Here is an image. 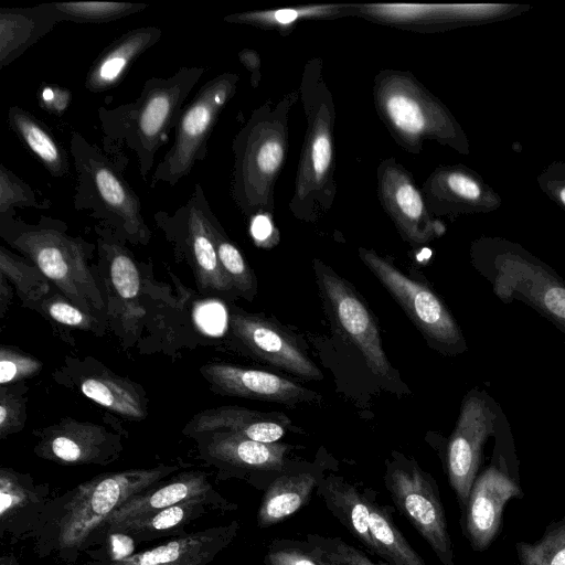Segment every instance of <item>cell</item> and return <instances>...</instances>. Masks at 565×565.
<instances>
[{"mask_svg": "<svg viewBox=\"0 0 565 565\" xmlns=\"http://www.w3.org/2000/svg\"><path fill=\"white\" fill-rule=\"evenodd\" d=\"M183 466L161 463L104 472L53 497L30 539L35 554L74 565L92 547L94 534L121 504Z\"/></svg>", "mask_w": 565, "mask_h": 565, "instance_id": "6da1fadb", "label": "cell"}, {"mask_svg": "<svg viewBox=\"0 0 565 565\" xmlns=\"http://www.w3.org/2000/svg\"><path fill=\"white\" fill-rule=\"evenodd\" d=\"M205 67L182 66L169 77H150L139 96L114 108L100 106L97 117L104 151L124 163V153H134L141 178L147 181L158 150L169 142L185 102Z\"/></svg>", "mask_w": 565, "mask_h": 565, "instance_id": "7a4b0ae2", "label": "cell"}, {"mask_svg": "<svg viewBox=\"0 0 565 565\" xmlns=\"http://www.w3.org/2000/svg\"><path fill=\"white\" fill-rule=\"evenodd\" d=\"M299 90L256 108L232 142L231 196L242 213L269 215L274 188L288 151V118Z\"/></svg>", "mask_w": 565, "mask_h": 565, "instance_id": "3957f363", "label": "cell"}, {"mask_svg": "<svg viewBox=\"0 0 565 565\" xmlns=\"http://www.w3.org/2000/svg\"><path fill=\"white\" fill-rule=\"evenodd\" d=\"M299 94L307 118V128L289 207L298 218L316 221L330 210L337 193L335 107L331 90L323 77L320 58L315 57L306 63Z\"/></svg>", "mask_w": 565, "mask_h": 565, "instance_id": "277c9868", "label": "cell"}, {"mask_svg": "<svg viewBox=\"0 0 565 565\" xmlns=\"http://www.w3.org/2000/svg\"><path fill=\"white\" fill-rule=\"evenodd\" d=\"M66 224L41 215L35 224L15 214L0 215V234L31 260L71 302L94 313L104 300L88 260L94 245L66 233Z\"/></svg>", "mask_w": 565, "mask_h": 565, "instance_id": "5b68a950", "label": "cell"}, {"mask_svg": "<svg viewBox=\"0 0 565 565\" xmlns=\"http://www.w3.org/2000/svg\"><path fill=\"white\" fill-rule=\"evenodd\" d=\"M70 153L75 170L73 206L121 239L148 245L151 239L142 204L124 175L125 163L90 143L82 134L71 135Z\"/></svg>", "mask_w": 565, "mask_h": 565, "instance_id": "8992f818", "label": "cell"}, {"mask_svg": "<svg viewBox=\"0 0 565 565\" xmlns=\"http://www.w3.org/2000/svg\"><path fill=\"white\" fill-rule=\"evenodd\" d=\"M373 99L390 135L408 152L419 153L425 141L462 143L447 108L408 71L381 70L374 77Z\"/></svg>", "mask_w": 565, "mask_h": 565, "instance_id": "52a82bcc", "label": "cell"}, {"mask_svg": "<svg viewBox=\"0 0 565 565\" xmlns=\"http://www.w3.org/2000/svg\"><path fill=\"white\" fill-rule=\"evenodd\" d=\"M479 268L494 295L521 301L565 333V280L552 268L513 244L490 243Z\"/></svg>", "mask_w": 565, "mask_h": 565, "instance_id": "ba28073f", "label": "cell"}, {"mask_svg": "<svg viewBox=\"0 0 565 565\" xmlns=\"http://www.w3.org/2000/svg\"><path fill=\"white\" fill-rule=\"evenodd\" d=\"M238 81L236 73H221L205 82L183 107L174 128L173 143L151 175V188L159 183L177 185L206 158L207 141L221 113L235 95Z\"/></svg>", "mask_w": 565, "mask_h": 565, "instance_id": "9c48e42d", "label": "cell"}, {"mask_svg": "<svg viewBox=\"0 0 565 565\" xmlns=\"http://www.w3.org/2000/svg\"><path fill=\"white\" fill-rule=\"evenodd\" d=\"M384 483L393 503L443 565H455L445 510L434 478L415 460L396 455L386 465Z\"/></svg>", "mask_w": 565, "mask_h": 565, "instance_id": "30bf717a", "label": "cell"}, {"mask_svg": "<svg viewBox=\"0 0 565 565\" xmlns=\"http://www.w3.org/2000/svg\"><path fill=\"white\" fill-rule=\"evenodd\" d=\"M213 211L203 186L196 183L190 198L173 214L154 213V223L190 258L199 286L203 290L226 291L232 282L220 264L212 233Z\"/></svg>", "mask_w": 565, "mask_h": 565, "instance_id": "8fae6325", "label": "cell"}, {"mask_svg": "<svg viewBox=\"0 0 565 565\" xmlns=\"http://www.w3.org/2000/svg\"><path fill=\"white\" fill-rule=\"evenodd\" d=\"M199 457L217 470L218 480L242 479L265 490L262 477L273 479L285 469L290 445L259 443L230 431H210L191 436Z\"/></svg>", "mask_w": 565, "mask_h": 565, "instance_id": "7c38bea8", "label": "cell"}, {"mask_svg": "<svg viewBox=\"0 0 565 565\" xmlns=\"http://www.w3.org/2000/svg\"><path fill=\"white\" fill-rule=\"evenodd\" d=\"M359 254L427 338L457 352L466 349L456 320L429 287L405 276L373 250L360 248Z\"/></svg>", "mask_w": 565, "mask_h": 565, "instance_id": "4fadbf2b", "label": "cell"}, {"mask_svg": "<svg viewBox=\"0 0 565 565\" xmlns=\"http://www.w3.org/2000/svg\"><path fill=\"white\" fill-rule=\"evenodd\" d=\"M499 414L497 404L483 392H470L463 399L447 447L449 482L463 505L476 480L482 447L494 433Z\"/></svg>", "mask_w": 565, "mask_h": 565, "instance_id": "5bb4252c", "label": "cell"}, {"mask_svg": "<svg viewBox=\"0 0 565 565\" xmlns=\"http://www.w3.org/2000/svg\"><path fill=\"white\" fill-rule=\"evenodd\" d=\"M34 454L63 466L98 465L116 461L124 450L122 437L92 422L62 418L36 433Z\"/></svg>", "mask_w": 565, "mask_h": 565, "instance_id": "9a60e30c", "label": "cell"}, {"mask_svg": "<svg viewBox=\"0 0 565 565\" xmlns=\"http://www.w3.org/2000/svg\"><path fill=\"white\" fill-rule=\"evenodd\" d=\"M317 264L318 282L333 320L360 350L371 371L386 376L391 367L371 311L345 280Z\"/></svg>", "mask_w": 565, "mask_h": 565, "instance_id": "2e32d148", "label": "cell"}, {"mask_svg": "<svg viewBox=\"0 0 565 565\" xmlns=\"http://www.w3.org/2000/svg\"><path fill=\"white\" fill-rule=\"evenodd\" d=\"M377 195L404 239L424 245L439 234V223L431 217L413 175L395 158L377 167Z\"/></svg>", "mask_w": 565, "mask_h": 565, "instance_id": "e0dca14e", "label": "cell"}, {"mask_svg": "<svg viewBox=\"0 0 565 565\" xmlns=\"http://www.w3.org/2000/svg\"><path fill=\"white\" fill-rule=\"evenodd\" d=\"M355 15L397 29L433 32L489 17L497 6L476 3H352Z\"/></svg>", "mask_w": 565, "mask_h": 565, "instance_id": "ac0fdd59", "label": "cell"}, {"mask_svg": "<svg viewBox=\"0 0 565 565\" xmlns=\"http://www.w3.org/2000/svg\"><path fill=\"white\" fill-rule=\"evenodd\" d=\"M233 335L258 359L306 380H321L316 364L296 341L271 321L255 315L233 312Z\"/></svg>", "mask_w": 565, "mask_h": 565, "instance_id": "d6986e66", "label": "cell"}, {"mask_svg": "<svg viewBox=\"0 0 565 565\" xmlns=\"http://www.w3.org/2000/svg\"><path fill=\"white\" fill-rule=\"evenodd\" d=\"M237 520L184 533L149 550L102 562L103 565H209L236 539Z\"/></svg>", "mask_w": 565, "mask_h": 565, "instance_id": "ffe728a7", "label": "cell"}, {"mask_svg": "<svg viewBox=\"0 0 565 565\" xmlns=\"http://www.w3.org/2000/svg\"><path fill=\"white\" fill-rule=\"evenodd\" d=\"M50 486L30 473L0 468V539L9 543L30 540L52 499Z\"/></svg>", "mask_w": 565, "mask_h": 565, "instance_id": "44dd1931", "label": "cell"}, {"mask_svg": "<svg viewBox=\"0 0 565 565\" xmlns=\"http://www.w3.org/2000/svg\"><path fill=\"white\" fill-rule=\"evenodd\" d=\"M214 392L275 402L287 405L312 399L311 392L279 375L223 362H210L200 367Z\"/></svg>", "mask_w": 565, "mask_h": 565, "instance_id": "7402d4cb", "label": "cell"}, {"mask_svg": "<svg viewBox=\"0 0 565 565\" xmlns=\"http://www.w3.org/2000/svg\"><path fill=\"white\" fill-rule=\"evenodd\" d=\"M195 499L226 498L214 489L205 471L188 470L167 478L121 504L94 534L92 546L105 540V533L114 525Z\"/></svg>", "mask_w": 565, "mask_h": 565, "instance_id": "603a6c76", "label": "cell"}, {"mask_svg": "<svg viewBox=\"0 0 565 565\" xmlns=\"http://www.w3.org/2000/svg\"><path fill=\"white\" fill-rule=\"evenodd\" d=\"M238 509L237 503L227 499H195L182 502L159 511L146 513L117 525L105 533L109 535L126 536L132 542L141 543L157 539L178 536L185 533V529L210 513H228Z\"/></svg>", "mask_w": 565, "mask_h": 565, "instance_id": "cb8c5ba5", "label": "cell"}, {"mask_svg": "<svg viewBox=\"0 0 565 565\" xmlns=\"http://www.w3.org/2000/svg\"><path fill=\"white\" fill-rule=\"evenodd\" d=\"M518 486L497 467L475 480L467 503L466 527L476 550L486 548L499 530L505 503L520 495Z\"/></svg>", "mask_w": 565, "mask_h": 565, "instance_id": "d4e9b609", "label": "cell"}, {"mask_svg": "<svg viewBox=\"0 0 565 565\" xmlns=\"http://www.w3.org/2000/svg\"><path fill=\"white\" fill-rule=\"evenodd\" d=\"M162 36L158 26L131 29L109 43L89 66L85 88L89 93H103L117 87L132 64Z\"/></svg>", "mask_w": 565, "mask_h": 565, "instance_id": "484cf974", "label": "cell"}, {"mask_svg": "<svg viewBox=\"0 0 565 565\" xmlns=\"http://www.w3.org/2000/svg\"><path fill=\"white\" fill-rule=\"evenodd\" d=\"M288 418L239 406H220L202 411L185 425L183 433L191 437L201 433L230 431L259 443H277L285 434Z\"/></svg>", "mask_w": 565, "mask_h": 565, "instance_id": "4316f807", "label": "cell"}, {"mask_svg": "<svg viewBox=\"0 0 565 565\" xmlns=\"http://www.w3.org/2000/svg\"><path fill=\"white\" fill-rule=\"evenodd\" d=\"M317 469H290L287 466L267 486L256 514L258 529L274 526L303 508L323 478Z\"/></svg>", "mask_w": 565, "mask_h": 565, "instance_id": "83f0119b", "label": "cell"}, {"mask_svg": "<svg viewBox=\"0 0 565 565\" xmlns=\"http://www.w3.org/2000/svg\"><path fill=\"white\" fill-rule=\"evenodd\" d=\"M58 23L46 3L0 9V67L11 64Z\"/></svg>", "mask_w": 565, "mask_h": 565, "instance_id": "f1b7e54d", "label": "cell"}, {"mask_svg": "<svg viewBox=\"0 0 565 565\" xmlns=\"http://www.w3.org/2000/svg\"><path fill=\"white\" fill-rule=\"evenodd\" d=\"M316 494L328 511L369 551L376 555L369 527V508L364 492L343 477L328 475L320 481Z\"/></svg>", "mask_w": 565, "mask_h": 565, "instance_id": "f546056e", "label": "cell"}, {"mask_svg": "<svg viewBox=\"0 0 565 565\" xmlns=\"http://www.w3.org/2000/svg\"><path fill=\"white\" fill-rule=\"evenodd\" d=\"M78 387L86 397L124 418L142 420L147 416L148 403L142 388L107 369L83 374Z\"/></svg>", "mask_w": 565, "mask_h": 565, "instance_id": "4dcf8cb0", "label": "cell"}, {"mask_svg": "<svg viewBox=\"0 0 565 565\" xmlns=\"http://www.w3.org/2000/svg\"><path fill=\"white\" fill-rule=\"evenodd\" d=\"M7 120L10 129L51 177L65 178L70 173V154L44 121L20 106L8 109Z\"/></svg>", "mask_w": 565, "mask_h": 565, "instance_id": "1f68e13d", "label": "cell"}, {"mask_svg": "<svg viewBox=\"0 0 565 565\" xmlns=\"http://www.w3.org/2000/svg\"><path fill=\"white\" fill-rule=\"evenodd\" d=\"M355 15L352 3L311 4L294 8L254 10L224 17L228 23L245 24L263 30H275L287 35L305 20H329Z\"/></svg>", "mask_w": 565, "mask_h": 565, "instance_id": "d6a6232c", "label": "cell"}, {"mask_svg": "<svg viewBox=\"0 0 565 565\" xmlns=\"http://www.w3.org/2000/svg\"><path fill=\"white\" fill-rule=\"evenodd\" d=\"M369 508V527L376 555L387 565H426L396 526L392 508L381 504L374 490H363Z\"/></svg>", "mask_w": 565, "mask_h": 565, "instance_id": "836d02e7", "label": "cell"}, {"mask_svg": "<svg viewBox=\"0 0 565 565\" xmlns=\"http://www.w3.org/2000/svg\"><path fill=\"white\" fill-rule=\"evenodd\" d=\"M57 22L106 23L145 10L148 4L117 1H66L46 3Z\"/></svg>", "mask_w": 565, "mask_h": 565, "instance_id": "e575fe53", "label": "cell"}, {"mask_svg": "<svg viewBox=\"0 0 565 565\" xmlns=\"http://www.w3.org/2000/svg\"><path fill=\"white\" fill-rule=\"evenodd\" d=\"M0 274L11 280L24 303L40 302L50 292V280L31 262L0 246Z\"/></svg>", "mask_w": 565, "mask_h": 565, "instance_id": "d590c367", "label": "cell"}, {"mask_svg": "<svg viewBox=\"0 0 565 565\" xmlns=\"http://www.w3.org/2000/svg\"><path fill=\"white\" fill-rule=\"evenodd\" d=\"M211 223L216 253L223 271L234 288L242 294H248L254 287V277L247 262L238 247L228 238L215 214H213Z\"/></svg>", "mask_w": 565, "mask_h": 565, "instance_id": "8d00e7d4", "label": "cell"}, {"mask_svg": "<svg viewBox=\"0 0 565 565\" xmlns=\"http://www.w3.org/2000/svg\"><path fill=\"white\" fill-rule=\"evenodd\" d=\"M52 205L47 199H39L30 184L19 175L0 164V215L15 214L14 207L50 209Z\"/></svg>", "mask_w": 565, "mask_h": 565, "instance_id": "74e56055", "label": "cell"}, {"mask_svg": "<svg viewBox=\"0 0 565 565\" xmlns=\"http://www.w3.org/2000/svg\"><path fill=\"white\" fill-rule=\"evenodd\" d=\"M305 540L321 565H386L372 562L362 551L340 537L310 533Z\"/></svg>", "mask_w": 565, "mask_h": 565, "instance_id": "f35d334b", "label": "cell"}, {"mask_svg": "<svg viewBox=\"0 0 565 565\" xmlns=\"http://www.w3.org/2000/svg\"><path fill=\"white\" fill-rule=\"evenodd\" d=\"M518 554L522 565H565V525L535 544H518Z\"/></svg>", "mask_w": 565, "mask_h": 565, "instance_id": "ab89813d", "label": "cell"}, {"mask_svg": "<svg viewBox=\"0 0 565 565\" xmlns=\"http://www.w3.org/2000/svg\"><path fill=\"white\" fill-rule=\"evenodd\" d=\"M40 303L42 311L57 323L82 330L97 329V320L93 315L82 310L63 295L46 296Z\"/></svg>", "mask_w": 565, "mask_h": 565, "instance_id": "60d3db41", "label": "cell"}, {"mask_svg": "<svg viewBox=\"0 0 565 565\" xmlns=\"http://www.w3.org/2000/svg\"><path fill=\"white\" fill-rule=\"evenodd\" d=\"M42 363L36 358L10 345L0 347V384L14 385L40 372Z\"/></svg>", "mask_w": 565, "mask_h": 565, "instance_id": "b9f144b4", "label": "cell"}, {"mask_svg": "<svg viewBox=\"0 0 565 565\" xmlns=\"http://www.w3.org/2000/svg\"><path fill=\"white\" fill-rule=\"evenodd\" d=\"M266 565H321L313 555L311 545L305 540L275 539L264 556Z\"/></svg>", "mask_w": 565, "mask_h": 565, "instance_id": "7bdbcfd3", "label": "cell"}, {"mask_svg": "<svg viewBox=\"0 0 565 565\" xmlns=\"http://www.w3.org/2000/svg\"><path fill=\"white\" fill-rule=\"evenodd\" d=\"M26 420L25 391L9 385H1L0 388V438L6 439L9 435L20 431Z\"/></svg>", "mask_w": 565, "mask_h": 565, "instance_id": "ee69618b", "label": "cell"}, {"mask_svg": "<svg viewBox=\"0 0 565 565\" xmlns=\"http://www.w3.org/2000/svg\"><path fill=\"white\" fill-rule=\"evenodd\" d=\"M40 102L43 108L61 114L71 102V93L63 87L45 86L40 92Z\"/></svg>", "mask_w": 565, "mask_h": 565, "instance_id": "f6af8a7d", "label": "cell"}, {"mask_svg": "<svg viewBox=\"0 0 565 565\" xmlns=\"http://www.w3.org/2000/svg\"><path fill=\"white\" fill-rule=\"evenodd\" d=\"M250 231L255 241L262 244L271 237L275 228L271 224L269 215L258 214L253 216Z\"/></svg>", "mask_w": 565, "mask_h": 565, "instance_id": "bcb514c9", "label": "cell"}, {"mask_svg": "<svg viewBox=\"0 0 565 565\" xmlns=\"http://www.w3.org/2000/svg\"><path fill=\"white\" fill-rule=\"evenodd\" d=\"M238 60L250 72V82L254 87H257L260 81V57L258 53L250 49H244L238 53Z\"/></svg>", "mask_w": 565, "mask_h": 565, "instance_id": "7dc6e473", "label": "cell"}, {"mask_svg": "<svg viewBox=\"0 0 565 565\" xmlns=\"http://www.w3.org/2000/svg\"><path fill=\"white\" fill-rule=\"evenodd\" d=\"M12 298V289L7 278L0 274V318L6 313L8 305Z\"/></svg>", "mask_w": 565, "mask_h": 565, "instance_id": "c3c4849f", "label": "cell"}, {"mask_svg": "<svg viewBox=\"0 0 565 565\" xmlns=\"http://www.w3.org/2000/svg\"><path fill=\"white\" fill-rule=\"evenodd\" d=\"M0 565H21L13 554H3L0 557Z\"/></svg>", "mask_w": 565, "mask_h": 565, "instance_id": "681fc988", "label": "cell"}, {"mask_svg": "<svg viewBox=\"0 0 565 565\" xmlns=\"http://www.w3.org/2000/svg\"><path fill=\"white\" fill-rule=\"evenodd\" d=\"M558 196L561 202L565 205V188L559 191Z\"/></svg>", "mask_w": 565, "mask_h": 565, "instance_id": "f907efd6", "label": "cell"}, {"mask_svg": "<svg viewBox=\"0 0 565 565\" xmlns=\"http://www.w3.org/2000/svg\"><path fill=\"white\" fill-rule=\"evenodd\" d=\"M74 565H103L100 561L97 562H87L83 564H74Z\"/></svg>", "mask_w": 565, "mask_h": 565, "instance_id": "816d5d0a", "label": "cell"}]
</instances>
